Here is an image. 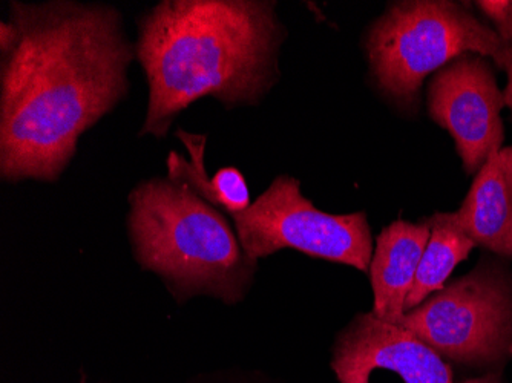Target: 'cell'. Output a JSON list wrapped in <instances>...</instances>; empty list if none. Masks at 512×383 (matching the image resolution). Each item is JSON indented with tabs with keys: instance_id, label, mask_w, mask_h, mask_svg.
I'll return each instance as SVG.
<instances>
[{
	"instance_id": "obj_1",
	"label": "cell",
	"mask_w": 512,
	"mask_h": 383,
	"mask_svg": "<svg viewBox=\"0 0 512 383\" xmlns=\"http://www.w3.org/2000/svg\"><path fill=\"white\" fill-rule=\"evenodd\" d=\"M0 51V175L54 181L128 92L135 46L108 5L11 2Z\"/></svg>"
},
{
	"instance_id": "obj_2",
	"label": "cell",
	"mask_w": 512,
	"mask_h": 383,
	"mask_svg": "<svg viewBox=\"0 0 512 383\" xmlns=\"http://www.w3.org/2000/svg\"><path fill=\"white\" fill-rule=\"evenodd\" d=\"M275 2L165 0L140 20L135 53L149 85L142 135L165 137L174 118L211 95L256 105L279 77L283 23Z\"/></svg>"
},
{
	"instance_id": "obj_3",
	"label": "cell",
	"mask_w": 512,
	"mask_h": 383,
	"mask_svg": "<svg viewBox=\"0 0 512 383\" xmlns=\"http://www.w3.org/2000/svg\"><path fill=\"white\" fill-rule=\"evenodd\" d=\"M129 204V232L145 269L165 278L183 298L206 293L227 304L244 298L256 261L220 210L169 178L138 184Z\"/></svg>"
},
{
	"instance_id": "obj_4",
	"label": "cell",
	"mask_w": 512,
	"mask_h": 383,
	"mask_svg": "<svg viewBox=\"0 0 512 383\" xmlns=\"http://www.w3.org/2000/svg\"><path fill=\"white\" fill-rule=\"evenodd\" d=\"M371 76L402 108L419 102L431 73L463 54L491 57L497 68L512 60V42L450 0H405L387 8L365 37Z\"/></svg>"
},
{
	"instance_id": "obj_5",
	"label": "cell",
	"mask_w": 512,
	"mask_h": 383,
	"mask_svg": "<svg viewBox=\"0 0 512 383\" xmlns=\"http://www.w3.org/2000/svg\"><path fill=\"white\" fill-rule=\"evenodd\" d=\"M401 325L453 361H497L512 350V278L483 261L407 311Z\"/></svg>"
},
{
	"instance_id": "obj_6",
	"label": "cell",
	"mask_w": 512,
	"mask_h": 383,
	"mask_svg": "<svg viewBox=\"0 0 512 383\" xmlns=\"http://www.w3.org/2000/svg\"><path fill=\"white\" fill-rule=\"evenodd\" d=\"M238 239L252 259L283 249L370 270L373 247L364 212H322L301 194L296 178L281 175L249 209L232 215Z\"/></svg>"
},
{
	"instance_id": "obj_7",
	"label": "cell",
	"mask_w": 512,
	"mask_h": 383,
	"mask_svg": "<svg viewBox=\"0 0 512 383\" xmlns=\"http://www.w3.org/2000/svg\"><path fill=\"white\" fill-rule=\"evenodd\" d=\"M427 103L430 117L453 137L467 174H477L502 149L505 97L486 57L463 54L439 69L428 83Z\"/></svg>"
},
{
	"instance_id": "obj_8",
	"label": "cell",
	"mask_w": 512,
	"mask_h": 383,
	"mask_svg": "<svg viewBox=\"0 0 512 383\" xmlns=\"http://www.w3.org/2000/svg\"><path fill=\"white\" fill-rule=\"evenodd\" d=\"M332 368L339 383H370L373 371H396L405 383H453L440 354L402 325L373 313L356 316L335 345Z\"/></svg>"
},
{
	"instance_id": "obj_9",
	"label": "cell",
	"mask_w": 512,
	"mask_h": 383,
	"mask_svg": "<svg viewBox=\"0 0 512 383\" xmlns=\"http://www.w3.org/2000/svg\"><path fill=\"white\" fill-rule=\"evenodd\" d=\"M454 223L476 246L512 258V146L480 167Z\"/></svg>"
},
{
	"instance_id": "obj_10",
	"label": "cell",
	"mask_w": 512,
	"mask_h": 383,
	"mask_svg": "<svg viewBox=\"0 0 512 383\" xmlns=\"http://www.w3.org/2000/svg\"><path fill=\"white\" fill-rule=\"evenodd\" d=\"M427 223L394 221L382 230L371 258L370 279L375 305L373 315L381 321L401 325L405 301L413 289L417 269L430 239Z\"/></svg>"
},
{
	"instance_id": "obj_11",
	"label": "cell",
	"mask_w": 512,
	"mask_h": 383,
	"mask_svg": "<svg viewBox=\"0 0 512 383\" xmlns=\"http://www.w3.org/2000/svg\"><path fill=\"white\" fill-rule=\"evenodd\" d=\"M177 137L188 148L192 160H184L177 152H171L168 158L169 180L186 184L207 203L230 215L249 209L252 203L244 175L235 167H223L214 177H207L204 169L206 137L184 131H178Z\"/></svg>"
},
{
	"instance_id": "obj_12",
	"label": "cell",
	"mask_w": 512,
	"mask_h": 383,
	"mask_svg": "<svg viewBox=\"0 0 512 383\" xmlns=\"http://www.w3.org/2000/svg\"><path fill=\"white\" fill-rule=\"evenodd\" d=\"M425 223L430 226L431 235L417 269L413 289L405 301V313L444 289L457 264L467 259L476 246L473 239L454 223L451 213H434Z\"/></svg>"
},
{
	"instance_id": "obj_13",
	"label": "cell",
	"mask_w": 512,
	"mask_h": 383,
	"mask_svg": "<svg viewBox=\"0 0 512 383\" xmlns=\"http://www.w3.org/2000/svg\"><path fill=\"white\" fill-rule=\"evenodd\" d=\"M476 8L494 25V31L512 42V0H479Z\"/></svg>"
},
{
	"instance_id": "obj_14",
	"label": "cell",
	"mask_w": 512,
	"mask_h": 383,
	"mask_svg": "<svg viewBox=\"0 0 512 383\" xmlns=\"http://www.w3.org/2000/svg\"><path fill=\"white\" fill-rule=\"evenodd\" d=\"M508 77V83H506L505 91H503V97H505V105L508 106L509 111L512 114V60L503 69Z\"/></svg>"
},
{
	"instance_id": "obj_15",
	"label": "cell",
	"mask_w": 512,
	"mask_h": 383,
	"mask_svg": "<svg viewBox=\"0 0 512 383\" xmlns=\"http://www.w3.org/2000/svg\"><path fill=\"white\" fill-rule=\"evenodd\" d=\"M463 383H500L499 377L497 376H486L480 377V379H471Z\"/></svg>"
}]
</instances>
